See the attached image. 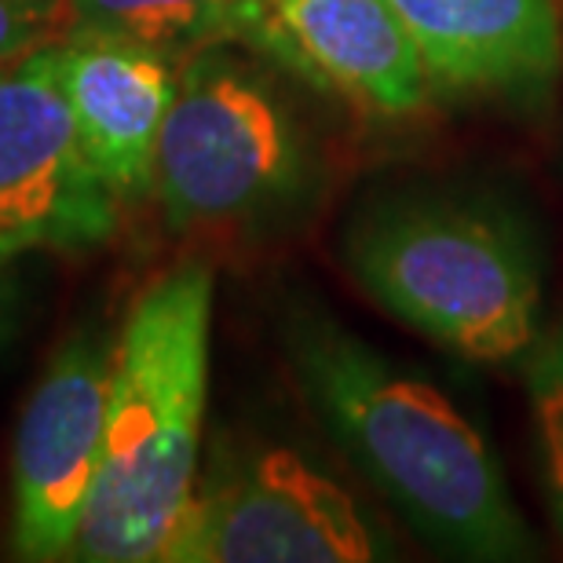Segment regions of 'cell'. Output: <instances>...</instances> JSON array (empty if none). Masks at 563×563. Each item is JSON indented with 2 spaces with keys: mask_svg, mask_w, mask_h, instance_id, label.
<instances>
[{
  "mask_svg": "<svg viewBox=\"0 0 563 563\" xmlns=\"http://www.w3.org/2000/svg\"><path fill=\"white\" fill-rule=\"evenodd\" d=\"M421 48L432 88L538 99L563 66L556 0H391Z\"/></svg>",
  "mask_w": 563,
  "mask_h": 563,
  "instance_id": "cell-10",
  "label": "cell"
},
{
  "mask_svg": "<svg viewBox=\"0 0 563 563\" xmlns=\"http://www.w3.org/2000/svg\"><path fill=\"white\" fill-rule=\"evenodd\" d=\"M527 391L542 439L549 509L563 531V322L527 352Z\"/></svg>",
  "mask_w": 563,
  "mask_h": 563,
  "instance_id": "cell-12",
  "label": "cell"
},
{
  "mask_svg": "<svg viewBox=\"0 0 563 563\" xmlns=\"http://www.w3.org/2000/svg\"><path fill=\"white\" fill-rule=\"evenodd\" d=\"M282 347L325 432L428 542L468 560L534 553L494 450L432 380L303 300L282 314Z\"/></svg>",
  "mask_w": 563,
  "mask_h": 563,
  "instance_id": "cell-1",
  "label": "cell"
},
{
  "mask_svg": "<svg viewBox=\"0 0 563 563\" xmlns=\"http://www.w3.org/2000/svg\"><path fill=\"white\" fill-rule=\"evenodd\" d=\"M239 48L212 44L179 63L151 179L173 231L267 228L319 184V146L289 88Z\"/></svg>",
  "mask_w": 563,
  "mask_h": 563,
  "instance_id": "cell-4",
  "label": "cell"
},
{
  "mask_svg": "<svg viewBox=\"0 0 563 563\" xmlns=\"http://www.w3.org/2000/svg\"><path fill=\"white\" fill-rule=\"evenodd\" d=\"M118 198L77 140L55 44L0 66V264L30 250H92Z\"/></svg>",
  "mask_w": 563,
  "mask_h": 563,
  "instance_id": "cell-6",
  "label": "cell"
},
{
  "mask_svg": "<svg viewBox=\"0 0 563 563\" xmlns=\"http://www.w3.org/2000/svg\"><path fill=\"white\" fill-rule=\"evenodd\" d=\"M344 267L391 319L472 363L538 341L542 256L509 206L443 187L369 198L344 228Z\"/></svg>",
  "mask_w": 563,
  "mask_h": 563,
  "instance_id": "cell-3",
  "label": "cell"
},
{
  "mask_svg": "<svg viewBox=\"0 0 563 563\" xmlns=\"http://www.w3.org/2000/svg\"><path fill=\"white\" fill-rule=\"evenodd\" d=\"M55 59L85 157L118 201L146 198L179 59L92 30L66 33L55 44Z\"/></svg>",
  "mask_w": 563,
  "mask_h": 563,
  "instance_id": "cell-8",
  "label": "cell"
},
{
  "mask_svg": "<svg viewBox=\"0 0 563 563\" xmlns=\"http://www.w3.org/2000/svg\"><path fill=\"white\" fill-rule=\"evenodd\" d=\"M70 33V0H0V66L59 44Z\"/></svg>",
  "mask_w": 563,
  "mask_h": 563,
  "instance_id": "cell-13",
  "label": "cell"
},
{
  "mask_svg": "<svg viewBox=\"0 0 563 563\" xmlns=\"http://www.w3.org/2000/svg\"><path fill=\"white\" fill-rule=\"evenodd\" d=\"M212 272L179 264L132 303L114 344L103 468L74 560H165L201 476Z\"/></svg>",
  "mask_w": 563,
  "mask_h": 563,
  "instance_id": "cell-2",
  "label": "cell"
},
{
  "mask_svg": "<svg viewBox=\"0 0 563 563\" xmlns=\"http://www.w3.org/2000/svg\"><path fill=\"white\" fill-rule=\"evenodd\" d=\"M388 553L330 472L289 446H245L198 476L165 563H366Z\"/></svg>",
  "mask_w": 563,
  "mask_h": 563,
  "instance_id": "cell-5",
  "label": "cell"
},
{
  "mask_svg": "<svg viewBox=\"0 0 563 563\" xmlns=\"http://www.w3.org/2000/svg\"><path fill=\"white\" fill-rule=\"evenodd\" d=\"M70 30L114 33L179 63L212 44H242L282 66L272 0H70Z\"/></svg>",
  "mask_w": 563,
  "mask_h": 563,
  "instance_id": "cell-11",
  "label": "cell"
},
{
  "mask_svg": "<svg viewBox=\"0 0 563 563\" xmlns=\"http://www.w3.org/2000/svg\"><path fill=\"white\" fill-rule=\"evenodd\" d=\"M282 70L380 118H410L432 96L421 48L391 0H272Z\"/></svg>",
  "mask_w": 563,
  "mask_h": 563,
  "instance_id": "cell-9",
  "label": "cell"
},
{
  "mask_svg": "<svg viewBox=\"0 0 563 563\" xmlns=\"http://www.w3.org/2000/svg\"><path fill=\"white\" fill-rule=\"evenodd\" d=\"M114 344L96 325L66 336L48 358L11 450V545L22 560L74 556L107 439Z\"/></svg>",
  "mask_w": 563,
  "mask_h": 563,
  "instance_id": "cell-7",
  "label": "cell"
}]
</instances>
